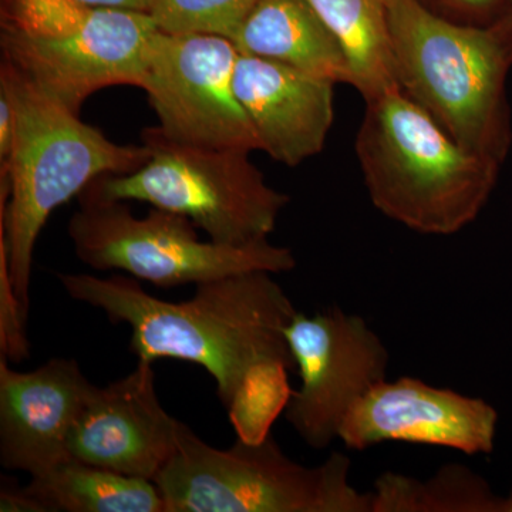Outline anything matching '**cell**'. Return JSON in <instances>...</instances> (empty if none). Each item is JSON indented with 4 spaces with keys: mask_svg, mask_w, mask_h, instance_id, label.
<instances>
[{
    "mask_svg": "<svg viewBox=\"0 0 512 512\" xmlns=\"http://www.w3.org/2000/svg\"><path fill=\"white\" fill-rule=\"evenodd\" d=\"M153 365L138 360L127 376L96 386L70 434L72 460L156 480L191 429L158 399Z\"/></svg>",
    "mask_w": 512,
    "mask_h": 512,
    "instance_id": "12",
    "label": "cell"
},
{
    "mask_svg": "<svg viewBox=\"0 0 512 512\" xmlns=\"http://www.w3.org/2000/svg\"><path fill=\"white\" fill-rule=\"evenodd\" d=\"M15 137V104L8 89L0 84V163H5L12 151Z\"/></svg>",
    "mask_w": 512,
    "mask_h": 512,
    "instance_id": "21",
    "label": "cell"
},
{
    "mask_svg": "<svg viewBox=\"0 0 512 512\" xmlns=\"http://www.w3.org/2000/svg\"><path fill=\"white\" fill-rule=\"evenodd\" d=\"M0 84L15 104L12 151L0 163V245L29 318L33 252L52 212L101 177L136 171L151 151L109 140L5 60Z\"/></svg>",
    "mask_w": 512,
    "mask_h": 512,
    "instance_id": "2",
    "label": "cell"
},
{
    "mask_svg": "<svg viewBox=\"0 0 512 512\" xmlns=\"http://www.w3.org/2000/svg\"><path fill=\"white\" fill-rule=\"evenodd\" d=\"M342 47L350 86L365 101L400 89L389 0H309Z\"/></svg>",
    "mask_w": 512,
    "mask_h": 512,
    "instance_id": "16",
    "label": "cell"
},
{
    "mask_svg": "<svg viewBox=\"0 0 512 512\" xmlns=\"http://www.w3.org/2000/svg\"><path fill=\"white\" fill-rule=\"evenodd\" d=\"M285 336L301 377L285 419L309 447L323 450L339 439L353 403L386 380L389 350L365 319L340 308L296 312Z\"/></svg>",
    "mask_w": 512,
    "mask_h": 512,
    "instance_id": "10",
    "label": "cell"
},
{
    "mask_svg": "<svg viewBox=\"0 0 512 512\" xmlns=\"http://www.w3.org/2000/svg\"><path fill=\"white\" fill-rule=\"evenodd\" d=\"M350 471L338 451L319 466L296 463L272 434L217 448L190 430L154 483L165 512H372V493L353 487Z\"/></svg>",
    "mask_w": 512,
    "mask_h": 512,
    "instance_id": "6",
    "label": "cell"
},
{
    "mask_svg": "<svg viewBox=\"0 0 512 512\" xmlns=\"http://www.w3.org/2000/svg\"><path fill=\"white\" fill-rule=\"evenodd\" d=\"M271 272H239L195 285L185 301H164L144 291L133 276L107 278L59 274L74 301L106 313L130 328L138 360H181L204 367L229 414L274 365L295 370L285 329L296 309Z\"/></svg>",
    "mask_w": 512,
    "mask_h": 512,
    "instance_id": "1",
    "label": "cell"
},
{
    "mask_svg": "<svg viewBox=\"0 0 512 512\" xmlns=\"http://www.w3.org/2000/svg\"><path fill=\"white\" fill-rule=\"evenodd\" d=\"M234 86L261 151L288 167L322 153L335 120V83L239 53Z\"/></svg>",
    "mask_w": 512,
    "mask_h": 512,
    "instance_id": "14",
    "label": "cell"
},
{
    "mask_svg": "<svg viewBox=\"0 0 512 512\" xmlns=\"http://www.w3.org/2000/svg\"><path fill=\"white\" fill-rule=\"evenodd\" d=\"M497 426V410L485 400L406 376L382 380L359 397L339 440L353 451L403 441L477 456L493 453Z\"/></svg>",
    "mask_w": 512,
    "mask_h": 512,
    "instance_id": "11",
    "label": "cell"
},
{
    "mask_svg": "<svg viewBox=\"0 0 512 512\" xmlns=\"http://www.w3.org/2000/svg\"><path fill=\"white\" fill-rule=\"evenodd\" d=\"M372 512H504L483 477L461 464H448L429 480L384 473L373 485Z\"/></svg>",
    "mask_w": 512,
    "mask_h": 512,
    "instance_id": "18",
    "label": "cell"
},
{
    "mask_svg": "<svg viewBox=\"0 0 512 512\" xmlns=\"http://www.w3.org/2000/svg\"><path fill=\"white\" fill-rule=\"evenodd\" d=\"M238 56L225 37L158 30L138 84L156 113L158 133L183 146L261 151L235 93Z\"/></svg>",
    "mask_w": 512,
    "mask_h": 512,
    "instance_id": "9",
    "label": "cell"
},
{
    "mask_svg": "<svg viewBox=\"0 0 512 512\" xmlns=\"http://www.w3.org/2000/svg\"><path fill=\"white\" fill-rule=\"evenodd\" d=\"M197 227L174 212L137 217L124 201L84 190L67 227L74 254L96 271L126 272L160 288L202 284L239 272L284 274L295 269L291 249L269 241L234 248L201 241Z\"/></svg>",
    "mask_w": 512,
    "mask_h": 512,
    "instance_id": "8",
    "label": "cell"
},
{
    "mask_svg": "<svg viewBox=\"0 0 512 512\" xmlns=\"http://www.w3.org/2000/svg\"><path fill=\"white\" fill-rule=\"evenodd\" d=\"M259 0H153L148 15L173 35H212L235 42Z\"/></svg>",
    "mask_w": 512,
    "mask_h": 512,
    "instance_id": "19",
    "label": "cell"
},
{
    "mask_svg": "<svg viewBox=\"0 0 512 512\" xmlns=\"http://www.w3.org/2000/svg\"><path fill=\"white\" fill-rule=\"evenodd\" d=\"M93 6H101V8H113L134 10V12L150 13L153 0H82Z\"/></svg>",
    "mask_w": 512,
    "mask_h": 512,
    "instance_id": "24",
    "label": "cell"
},
{
    "mask_svg": "<svg viewBox=\"0 0 512 512\" xmlns=\"http://www.w3.org/2000/svg\"><path fill=\"white\" fill-rule=\"evenodd\" d=\"M400 89L460 146L503 165L512 133V64L491 26L454 22L420 0H389Z\"/></svg>",
    "mask_w": 512,
    "mask_h": 512,
    "instance_id": "4",
    "label": "cell"
},
{
    "mask_svg": "<svg viewBox=\"0 0 512 512\" xmlns=\"http://www.w3.org/2000/svg\"><path fill=\"white\" fill-rule=\"evenodd\" d=\"M26 490L45 512H165L154 481L77 460L30 477Z\"/></svg>",
    "mask_w": 512,
    "mask_h": 512,
    "instance_id": "17",
    "label": "cell"
},
{
    "mask_svg": "<svg viewBox=\"0 0 512 512\" xmlns=\"http://www.w3.org/2000/svg\"><path fill=\"white\" fill-rule=\"evenodd\" d=\"M158 32L148 13L82 0H2L3 60L79 114L92 94L137 86Z\"/></svg>",
    "mask_w": 512,
    "mask_h": 512,
    "instance_id": "5",
    "label": "cell"
},
{
    "mask_svg": "<svg viewBox=\"0 0 512 512\" xmlns=\"http://www.w3.org/2000/svg\"><path fill=\"white\" fill-rule=\"evenodd\" d=\"M504 512H512V493H511L510 497L505 498Z\"/></svg>",
    "mask_w": 512,
    "mask_h": 512,
    "instance_id": "25",
    "label": "cell"
},
{
    "mask_svg": "<svg viewBox=\"0 0 512 512\" xmlns=\"http://www.w3.org/2000/svg\"><path fill=\"white\" fill-rule=\"evenodd\" d=\"M234 45L241 55L350 84L342 47L309 0H259Z\"/></svg>",
    "mask_w": 512,
    "mask_h": 512,
    "instance_id": "15",
    "label": "cell"
},
{
    "mask_svg": "<svg viewBox=\"0 0 512 512\" xmlns=\"http://www.w3.org/2000/svg\"><path fill=\"white\" fill-rule=\"evenodd\" d=\"M151 156L136 171L106 175L86 190L116 201L146 202L190 220L210 241L244 248L269 241L291 197L266 183L239 148L183 146L143 131Z\"/></svg>",
    "mask_w": 512,
    "mask_h": 512,
    "instance_id": "7",
    "label": "cell"
},
{
    "mask_svg": "<svg viewBox=\"0 0 512 512\" xmlns=\"http://www.w3.org/2000/svg\"><path fill=\"white\" fill-rule=\"evenodd\" d=\"M433 12L458 23L491 26L500 18L508 0H420Z\"/></svg>",
    "mask_w": 512,
    "mask_h": 512,
    "instance_id": "20",
    "label": "cell"
},
{
    "mask_svg": "<svg viewBox=\"0 0 512 512\" xmlns=\"http://www.w3.org/2000/svg\"><path fill=\"white\" fill-rule=\"evenodd\" d=\"M491 28L494 29L498 39L503 43L505 52H507L508 57H510L512 64V0H508L500 18L495 20Z\"/></svg>",
    "mask_w": 512,
    "mask_h": 512,
    "instance_id": "23",
    "label": "cell"
},
{
    "mask_svg": "<svg viewBox=\"0 0 512 512\" xmlns=\"http://www.w3.org/2000/svg\"><path fill=\"white\" fill-rule=\"evenodd\" d=\"M356 156L376 210L424 235L473 224L501 168L460 146L402 90L366 101Z\"/></svg>",
    "mask_w": 512,
    "mask_h": 512,
    "instance_id": "3",
    "label": "cell"
},
{
    "mask_svg": "<svg viewBox=\"0 0 512 512\" xmlns=\"http://www.w3.org/2000/svg\"><path fill=\"white\" fill-rule=\"evenodd\" d=\"M94 389L76 359L18 372L0 357V464L33 477L72 460L70 434Z\"/></svg>",
    "mask_w": 512,
    "mask_h": 512,
    "instance_id": "13",
    "label": "cell"
},
{
    "mask_svg": "<svg viewBox=\"0 0 512 512\" xmlns=\"http://www.w3.org/2000/svg\"><path fill=\"white\" fill-rule=\"evenodd\" d=\"M0 511L2 512H45L42 505L37 503L26 490V487L6 484L0 490Z\"/></svg>",
    "mask_w": 512,
    "mask_h": 512,
    "instance_id": "22",
    "label": "cell"
}]
</instances>
